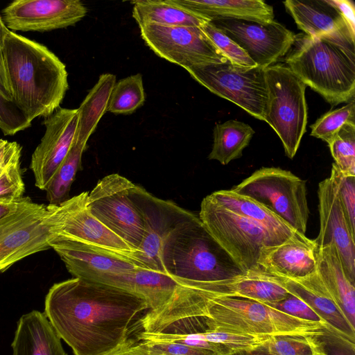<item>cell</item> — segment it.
Returning a JSON list of instances; mask_svg holds the SVG:
<instances>
[{
    "label": "cell",
    "mask_w": 355,
    "mask_h": 355,
    "mask_svg": "<svg viewBox=\"0 0 355 355\" xmlns=\"http://www.w3.org/2000/svg\"><path fill=\"white\" fill-rule=\"evenodd\" d=\"M354 39L347 28L316 37L298 33L284 61L331 105L349 103L355 94Z\"/></svg>",
    "instance_id": "3957f363"
},
{
    "label": "cell",
    "mask_w": 355,
    "mask_h": 355,
    "mask_svg": "<svg viewBox=\"0 0 355 355\" xmlns=\"http://www.w3.org/2000/svg\"><path fill=\"white\" fill-rule=\"evenodd\" d=\"M116 83L115 75L101 74L78 108V120L74 139L87 144L100 119L107 112L110 96Z\"/></svg>",
    "instance_id": "f1b7e54d"
},
{
    "label": "cell",
    "mask_w": 355,
    "mask_h": 355,
    "mask_svg": "<svg viewBox=\"0 0 355 355\" xmlns=\"http://www.w3.org/2000/svg\"><path fill=\"white\" fill-rule=\"evenodd\" d=\"M209 196L225 209L257 223L282 242L300 234L265 206L250 197L231 189L216 191Z\"/></svg>",
    "instance_id": "484cf974"
},
{
    "label": "cell",
    "mask_w": 355,
    "mask_h": 355,
    "mask_svg": "<svg viewBox=\"0 0 355 355\" xmlns=\"http://www.w3.org/2000/svg\"><path fill=\"white\" fill-rule=\"evenodd\" d=\"M47 205L32 200L0 222V272L33 254L51 248Z\"/></svg>",
    "instance_id": "4fadbf2b"
},
{
    "label": "cell",
    "mask_w": 355,
    "mask_h": 355,
    "mask_svg": "<svg viewBox=\"0 0 355 355\" xmlns=\"http://www.w3.org/2000/svg\"><path fill=\"white\" fill-rule=\"evenodd\" d=\"M31 201L29 197H23L19 200L12 202H0V222L16 213Z\"/></svg>",
    "instance_id": "bcb514c9"
},
{
    "label": "cell",
    "mask_w": 355,
    "mask_h": 355,
    "mask_svg": "<svg viewBox=\"0 0 355 355\" xmlns=\"http://www.w3.org/2000/svg\"><path fill=\"white\" fill-rule=\"evenodd\" d=\"M130 196L141 212L144 227L137 255V267L163 272L160 255L164 241L173 228L193 212L171 200L155 197L135 184Z\"/></svg>",
    "instance_id": "5bb4252c"
},
{
    "label": "cell",
    "mask_w": 355,
    "mask_h": 355,
    "mask_svg": "<svg viewBox=\"0 0 355 355\" xmlns=\"http://www.w3.org/2000/svg\"><path fill=\"white\" fill-rule=\"evenodd\" d=\"M328 145L334 163L343 173L355 175V122L344 124Z\"/></svg>",
    "instance_id": "836d02e7"
},
{
    "label": "cell",
    "mask_w": 355,
    "mask_h": 355,
    "mask_svg": "<svg viewBox=\"0 0 355 355\" xmlns=\"http://www.w3.org/2000/svg\"><path fill=\"white\" fill-rule=\"evenodd\" d=\"M21 149L16 141L0 139V175L17 156L21 155Z\"/></svg>",
    "instance_id": "ee69618b"
},
{
    "label": "cell",
    "mask_w": 355,
    "mask_h": 355,
    "mask_svg": "<svg viewBox=\"0 0 355 355\" xmlns=\"http://www.w3.org/2000/svg\"><path fill=\"white\" fill-rule=\"evenodd\" d=\"M341 14L351 34L355 37L354 3L349 0H328Z\"/></svg>",
    "instance_id": "f6af8a7d"
},
{
    "label": "cell",
    "mask_w": 355,
    "mask_h": 355,
    "mask_svg": "<svg viewBox=\"0 0 355 355\" xmlns=\"http://www.w3.org/2000/svg\"><path fill=\"white\" fill-rule=\"evenodd\" d=\"M60 339L45 313L34 310L18 322L12 355H67Z\"/></svg>",
    "instance_id": "603a6c76"
},
{
    "label": "cell",
    "mask_w": 355,
    "mask_h": 355,
    "mask_svg": "<svg viewBox=\"0 0 355 355\" xmlns=\"http://www.w3.org/2000/svg\"><path fill=\"white\" fill-rule=\"evenodd\" d=\"M209 234L245 272H262L261 250L282 242L257 223L231 211L207 196L198 215Z\"/></svg>",
    "instance_id": "52a82bcc"
},
{
    "label": "cell",
    "mask_w": 355,
    "mask_h": 355,
    "mask_svg": "<svg viewBox=\"0 0 355 355\" xmlns=\"http://www.w3.org/2000/svg\"><path fill=\"white\" fill-rule=\"evenodd\" d=\"M307 336H268L259 347L269 355H313Z\"/></svg>",
    "instance_id": "f35d334b"
},
{
    "label": "cell",
    "mask_w": 355,
    "mask_h": 355,
    "mask_svg": "<svg viewBox=\"0 0 355 355\" xmlns=\"http://www.w3.org/2000/svg\"><path fill=\"white\" fill-rule=\"evenodd\" d=\"M185 334H190L198 340H207L223 345L230 351V354L257 348L268 337L266 336L237 334L214 330L209 329L207 323L205 329L202 331H189Z\"/></svg>",
    "instance_id": "e575fe53"
},
{
    "label": "cell",
    "mask_w": 355,
    "mask_h": 355,
    "mask_svg": "<svg viewBox=\"0 0 355 355\" xmlns=\"http://www.w3.org/2000/svg\"><path fill=\"white\" fill-rule=\"evenodd\" d=\"M133 184L117 173L106 175L88 193L87 205L103 225L139 253L144 227L141 212L130 196Z\"/></svg>",
    "instance_id": "8fae6325"
},
{
    "label": "cell",
    "mask_w": 355,
    "mask_h": 355,
    "mask_svg": "<svg viewBox=\"0 0 355 355\" xmlns=\"http://www.w3.org/2000/svg\"><path fill=\"white\" fill-rule=\"evenodd\" d=\"M21 156H17L0 175V202H12L24 197L25 185L20 168Z\"/></svg>",
    "instance_id": "ab89813d"
},
{
    "label": "cell",
    "mask_w": 355,
    "mask_h": 355,
    "mask_svg": "<svg viewBox=\"0 0 355 355\" xmlns=\"http://www.w3.org/2000/svg\"><path fill=\"white\" fill-rule=\"evenodd\" d=\"M178 286V283L166 273L146 268H137L130 280V291L146 300L149 311L166 304Z\"/></svg>",
    "instance_id": "4dcf8cb0"
},
{
    "label": "cell",
    "mask_w": 355,
    "mask_h": 355,
    "mask_svg": "<svg viewBox=\"0 0 355 355\" xmlns=\"http://www.w3.org/2000/svg\"><path fill=\"white\" fill-rule=\"evenodd\" d=\"M10 30L6 27L2 18L0 17V49L3 46L5 38Z\"/></svg>",
    "instance_id": "f907efd6"
},
{
    "label": "cell",
    "mask_w": 355,
    "mask_h": 355,
    "mask_svg": "<svg viewBox=\"0 0 355 355\" xmlns=\"http://www.w3.org/2000/svg\"><path fill=\"white\" fill-rule=\"evenodd\" d=\"M160 261L162 272L183 286L225 281L245 274L193 213L166 238Z\"/></svg>",
    "instance_id": "277c9868"
},
{
    "label": "cell",
    "mask_w": 355,
    "mask_h": 355,
    "mask_svg": "<svg viewBox=\"0 0 355 355\" xmlns=\"http://www.w3.org/2000/svg\"><path fill=\"white\" fill-rule=\"evenodd\" d=\"M319 234L317 248L336 246L345 274L355 284V243L345 216L336 187L329 177L318 184Z\"/></svg>",
    "instance_id": "d6986e66"
},
{
    "label": "cell",
    "mask_w": 355,
    "mask_h": 355,
    "mask_svg": "<svg viewBox=\"0 0 355 355\" xmlns=\"http://www.w3.org/2000/svg\"><path fill=\"white\" fill-rule=\"evenodd\" d=\"M349 122H355L354 100L321 116L311 126V135L329 144L340 128Z\"/></svg>",
    "instance_id": "d590c367"
},
{
    "label": "cell",
    "mask_w": 355,
    "mask_h": 355,
    "mask_svg": "<svg viewBox=\"0 0 355 355\" xmlns=\"http://www.w3.org/2000/svg\"><path fill=\"white\" fill-rule=\"evenodd\" d=\"M254 130L248 124L236 120L217 123L214 128V143L209 159L226 165L240 158L248 146Z\"/></svg>",
    "instance_id": "f546056e"
},
{
    "label": "cell",
    "mask_w": 355,
    "mask_h": 355,
    "mask_svg": "<svg viewBox=\"0 0 355 355\" xmlns=\"http://www.w3.org/2000/svg\"><path fill=\"white\" fill-rule=\"evenodd\" d=\"M177 5L207 17L239 19L263 24L274 20L273 8L262 0H172Z\"/></svg>",
    "instance_id": "cb8c5ba5"
},
{
    "label": "cell",
    "mask_w": 355,
    "mask_h": 355,
    "mask_svg": "<svg viewBox=\"0 0 355 355\" xmlns=\"http://www.w3.org/2000/svg\"><path fill=\"white\" fill-rule=\"evenodd\" d=\"M275 277L290 294L313 309L325 321L334 335L354 343L355 327L336 303L317 271L298 279Z\"/></svg>",
    "instance_id": "44dd1931"
},
{
    "label": "cell",
    "mask_w": 355,
    "mask_h": 355,
    "mask_svg": "<svg viewBox=\"0 0 355 355\" xmlns=\"http://www.w3.org/2000/svg\"><path fill=\"white\" fill-rule=\"evenodd\" d=\"M230 355H269L266 352H265L263 349H261L259 347L248 349V350H242L234 352Z\"/></svg>",
    "instance_id": "681fc988"
},
{
    "label": "cell",
    "mask_w": 355,
    "mask_h": 355,
    "mask_svg": "<svg viewBox=\"0 0 355 355\" xmlns=\"http://www.w3.org/2000/svg\"><path fill=\"white\" fill-rule=\"evenodd\" d=\"M112 355H164L160 354L151 353L145 349L139 343L134 340L130 342L121 349L116 352Z\"/></svg>",
    "instance_id": "7dc6e473"
},
{
    "label": "cell",
    "mask_w": 355,
    "mask_h": 355,
    "mask_svg": "<svg viewBox=\"0 0 355 355\" xmlns=\"http://www.w3.org/2000/svg\"><path fill=\"white\" fill-rule=\"evenodd\" d=\"M139 343L148 352L164 355H218L206 349L195 347L173 341L143 340Z\"/></svg>",
    "instance_id": "7bdbcfd3"
},
{
    "label": "cell",
    "mask_w": 355,
    "mask_h": 355,
    "mask_svg": "<svg viewBox=\"0 0 355 355\" xmlns=\"http://www.w3.org/2000/svg\"><path fill=\"white\" fill-rule=\"evenodd\" d=\"M79 0H15L2 10L10 31L46 32L76 24L87 14Z\"/></svg>",
    "instance_id": "e0dca14e"
},
{
    "label": "cell",
    "mask_w": 355,
    "mask_h": 355,
    "mask_svg": "<svg viewBox=\"0 0 355 355\" xmlns=\"http://www.w3.org/2000/svg\"><path fill=\"white\" fill-rule=\"evenodd\" d=\"M231 190L257 201L305 235L309 215L306 181L291 171L262 167Z\"/></svg>",
    "instance_id": "9c48e42d"
},
{
    "label": "cell",
    "mask_w": 355,
    "mask_h": 355,
    "mask_svg": "<svg viewBox=\"0 0 355 355\" xmlns=\"http://www.w3.org/2000/svg\"><path fill=\"white\" fill-rule=\"evenodd\" d=\"M317 272L331 297L355 327V288L334 245L317 248Z\"/></svg>",
    "instance_id": "d4e9b609"
},
{
    "label": "cell",
    "mask_w": 355,
    "mask_h": 355,
    "mask_svg": "<svg viewBox=\"0 0 355 355\" xmlns=\"http://www.w3.org/2000/svg\"><path fill=\"white\" fill-rule=\"evenodd\" d=\"M189 287L212 297H239L267 304L278 302L290 294L275 276L263 272H250L231 279Z\"/></svg>",
    "instance_id": "7402d4cb"
},
{
    "label": "cell",
    "mask_w": 355,
    "mask_h": 355,
    "mask_svg": "<svg viewBox=\"0 0 355 355\" xmlns=\"http://www.w3.org/2000/svg\"><path fill=\"white\" fill-rule=\"evenodd\" d=\"M139 27L145 44L157 55L184 69L227 61L200 28L154 24Z\"/></svg>",
    "instance_id": "7c38bea8"
},
{
    "label": "cell",
    "mask_w": 355,
    "mask_h": 355,
    "mask_svg": "<svg viewBox=\"0 0 355 355\" xmlns=\"http://www.w3.org/2000/svg\"><path fill=\"white\" fill-rule=\"evenodd\" d=\"M0 92L6 98L11 101L10 92L3 66L1 49H0Z\"/></svg>",
    "instance_id": "c3c4849f"
},
{
    "label": "cell",
    "mask_w": 355,
    "mask_h": 355,
    "mask_svg": "<svg viewBox=\"0 0 355 355\" xmlns=\"http://www.w3.org/2000/svg\"><path fill=\"white\" fill-rule=\"evenodd\" d=\"M284 4L298 28L307 35L316 37L347 28L340 12L328 0H287Z\"/></svg>",
    "instance_id": "4316f807"
},
{
    "label": "cell",
    "mask_w": 355,
    "mask_h": 355,
    "mask_svg": "<svg viewBox=\"0 0 355 355\" xmlns=\"http://www.w3.org/2000/svg\"><path fill=\"white\" fill-rule=\"evenodd\" d=\"M268 99L263 121L279 136L286 155L293 159L306 132V85L284 64L264 69Z\"/></svg>",
    "instance_id": "8992f818"
},
{
    "label": "cell",
    "mask_w": 355,
    "mask_h": 355,
    "mask_svg": "<svg viewBox=\"0 0 355 355\" xmlns=\"http://www.w3.org/2000/svg\"><path fill=\"white\" fill-rule=\"evenodd\" d=\"M185 69L211 92L234 103L253 117L263 121L268 99L264 69L258 66L237 65L227 60Z\"/></svg>",
    "instance_id": "30bf717a"
},
{
    "label": "cell",
    "mask_w": 355,
    "mask_h": 355,
    "mask_svg": "<svg viewBox=\"0 0 355 355\" xmlns=\"http://www.w3.org/2000/svg\"><path fill=\"white\" fill-rule=\"evenodd\" d=\"M31 125V122L0 92V130L3 135L12 136Z\"/></svg>",
    "instance_id": "60d3db41"
},
{
    "label": "cell",
    "mask_w": 355,
    "mask_h": 355,
    "mask_svg": "<svg viewBox=\"0 0 355 355\" xmlns=\"http://www.w3.org/2000/svg\"><path fill=\"white\" fill-rule=\"evenodd\" d=\"M145 100L141 74L132 75L116 82L110 96L107 112L129 114L143 105Z\"/></svg>",
    "instance_id": "d6a6232c"
},
{
    "label": "cell",
    "mask_w": 355,
    "mask_h": 355,
    "mask_svg": "<svg viewBox=\"0 0 355 355\" xmlns=\"http://www.w3.org/2000/svg\"><path fill=\"white\" fill-rule=\"evenodd\" d=\"M78 109L59 107L45 118L44 135L31 156L30 168L35 186L46 191L74 140Z\"/></svg>",
    "instance_id": "ac0fdd59"
},
{
    "label": "cell",
    "mask_w": 355,
    "mask_h": 355,
    "mask_svg": "<svg viewBox=\"0 0 355 355\" xmlns=\"http://www.w3.org/2000/svg\"><path fill=\"white\" fill-rule=\"evenodd\" d=\"M200 292L205 296L203 313L211 329L266 336H321L330 333L320 323L292 316L267 304L239 297H212Z\"/></svg>",
    "instance_id": "5b68a950"
},
{
    "label": "cell",
    "mask_w": 355,
    "mask_h": 355,
    "mask_svg": "<svg viewBox=\"0 0 355 355\" xmlns=\"http://www.w3.org/2000/svg\"><path fill=\"white\" fill-rule=\"evenodd\" d=\"M1 52L14 105L31 123L55 112L69 89L65 64L46 46L11 31Z\"/></svg>",
    "instance_id": "7a4b0ae2"
},
{
    "label": "cell",
    "mask_w": 355,
    "mask_h": 355,
    "mask_svg": "<svg viewBox=\"0 0 355 355\" xmlns=\"http://www.w3.org/2000/svg\"><path fill=\"white\" fill-rule=\"evenodd\" d=\"M211 21L263 69L284 57L295 40L293 32L275 20L266 24L239 19Z\"/></svg>",
    "instance_id": "2e32d148"
},
{
    "label": "cell",
    "mask_w": 355,
    "mask_h": 355,
    "mask_svg": "<svg viewBox=\"0 0 355 355\" xmlns=\"http://www.w3.org/2000/svg\"><path fill=\"white\" fill-rule=\"evenodd\" d=\"M316 252L315 241L298 234L282 243L264 248L259 269L272 276L302 278L317 271Z\"/></svg>",
    "instance_id": "ffe728a7"
},
{
    "label": "cell",
    "mask_w": 355,
    "mask_h": 355,
    "mask_svg": "<svg viewBox=\"0 0 355 355\" xmlns=\"http://www.w3.org/2000/svg\"><path fill=\"white\" fill-rule=\"evenodd\" d=\"M147 309L136 293L73 277L50 288L44 313L74 355H112L130 342L133 321Z\"/></svg>",
    "instance_id": "6da1fadb"
},
{
    "label": "cell",
    "mask_w": 355,
    "mask_h": 355,
    "mask_svg": "<svg viewBox=\"0 0 355 355\" xmlns=\"http://www.w3.org/2000/svg\"><path fill=\"white\" fill-rule=\"evenodd\" d=\"M204 33L230 62L243 67H255L257 64L236 43L214 25L212 21L205 23L201 28Z\"/></svg>",
    "instance_id": "8d00e7d4"
},
{
    "label": "cell",
    "mask_w": 355,
    "mask_h": 355,
    "mask_svg": "<svg viewBox=\"0 0 355 355\" xmlns=\"http://www.w3.org/2000/svg\"><path fill=\"white\" fill-rule=\"evenodd\" d=\"M330 179L333 181L345 216L352 235L355 236V175L343 173L332 164Z\"/></svg>",
    "instance_id": "74e56055"
},
{
    "label": "cell",
    "mask_w": 355,
    "mask_h": 355,
    "mask_svg": "<svg viewBox=\"0 0 355 355\" xmlns=\"http://www.w3.org/2000/svg\"><path fill=\"white\" fill-rule=\"evenodd\" d=\"M84 191L59 205H47L51 233L89 250L123 259L137 266L138 251L103 225L89 210Z\"/></svg>",
    "instance_id": "ba28073f"
},
{
    "label": "cell",
    "mask_w": 355,
    "mask_h": 355,
    "mask_svg": "<svg viewBox=\"0 0 355 355\" xmlns=\"http://www.w3.org/2000/svg\"><path fill=\"white\" fill-rule=\"evenodd\" d=\"M132 3V17L138 25L154 24L165 26L201 28L211 21L198 13L181 7L172 0H137Z\"/></svg>",
    "instance_id": "83f0119b"
},
{
    "label": "cell",
    "mask_w": 355,
    "mask_h": 355,
    "mask_svg": "<svg viewBox=\"0 0 355 355\" xmlns=\"http://www.w3.org/2000/svg\"><path fill=\"white\" fill-rule=\"evenodd\" d=\"M86 146L87 144L73 140L67 155L45 191L50 205H59L69 198L70 189L80 167Z\"/></svg>",
    "instance_id": "1f68e13d"
},
{
    "label": "cell",
    "mask_w": 355,
    "mask_h": 355,
    "mask_svg": "<svg viewBox=\"0 0 355 355\" xmlns=\"http://www.w3.org/2000/svg\"><path fill=\"white\" fill-rule=\"evenodd\" d=\"M49 245L73 277L130 291L131 277L138 268L130 261L89 250L54 234Z\"/></svg>",
    "instance_id": "9a60e30c"
},
{
    "label": "cell",
    "mask_w": 355,
    "mask_h": 355,
    "mask_svg": "<svg viewBox=\"0 0 355 355\" xmlns=\"http://www.w3.org/2000/svg\"><path fill=\"white\" fill-rule=\"evenodd\" d=\"M268 305L292 316L320 323L332 334L325 321L313 309L302 300L291 294L278 302Z\"/></svg>",
    "instance_id": "b9f144b4"
}]
</instances>
